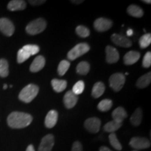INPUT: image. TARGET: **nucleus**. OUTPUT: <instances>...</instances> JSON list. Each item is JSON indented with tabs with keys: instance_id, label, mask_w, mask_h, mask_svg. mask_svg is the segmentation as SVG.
I'll use <instances>...</instances> for the list:
<instances>
[{
	"instance_id": "f257e3e1",
	"label": "nucleus",
	"mask_w": 151,
	"mask_h": 151,
	"mask_svg": "<svg viewBox=\"0 0 151 151\" xmlns=\"http://www.w3.org/2000/svg\"><path fill=\"white\" fill-rule=\"evenodd\" d=\"M32 116L28 113L14 111L7 118V123L13 129H22L29 126L32 122Z\"/></svg>"
},
{
	"instance_id": "f03ea898",
	"label": "nucleus",
	"mask_w": 151,
	"mask_h": 151,
	"mask_svg": "<svg viewBox=\"0 0 151 151\" xmlns=\"http://www.w3.org/2000/svg\"><path fill=\"white\" fill-rule=\"evenodd\" d=\"M39 88L35 84H29L25 86L19 94L18 98L24 103L31 102L39 93Z\"/></svg>"
},
{
	"instance_id": "7ed1b4c3",
	"label": "nucleus",
	"mask_w": 151,
	"mask_h": 151,
	"mask_svg": "<svg viewBox=\"0 0 151 151\" xmlns=\"http://www.w3.org/2000/svg\"><path fill=\"white\" fill-rule=\"evenodd\" d=\"M47 25L46 21L43 18H37L30 22L26 27V32L30 35H36L44 31Z\"/></svg>"
},
{
	"instance_id": "20e7f679",
	"label": "nucleus",
	"mask_w": 151,
	"mask_h": 151,
	"mask_svg": "<svg viewBox=\"0 0 151 151\" xmlns=\"http://www.w3.org/2000/svg\"><path fill=\"white\" fill-rule=\"evenodd\" d=\"M90 47L88 43H81L77 44L69 51L67 54V58L70 60H74L79 57L83 55L90 50Z\"/></svg>"
},
{
	"instance_id": "39448f33",
	"label": "nucleus",
	"mask_w": 151,
	"mask_h": 151,
	"mask_svg": "<svg viewBox=\"0 0 151 151\" xmlns=\"http://www.w3.org/2000/svg\"><path fill=\"white\" fill-rule=\"evenodd\" d=\"M125 83V76L120 73H116L111 75L109 78V85L115 92H119Z\"/></svg>"
},
{
	"instance_id": "423d86ee",
	"label": "nucleus",
	"mask_w": 151,
	"mask_h": 151,
	"mask_svg": "<svg viewBox=\"0 0 151 151\" xmlns=\"http://www.w3.org/2000/svg\"><path fill=\"white\" fill-rule=\"evenodd\" d=\"M129 146L137 150L148 148L150 146V141L145 137H133L129 141Z\"/></svg>"
},
{
	"instance_id": "0eeeda50",
	"label": "nucleus",
	"mask_w": 151,
	"mask_h": 151,
	"mask_svg": "<svg viewBox=\"0 0 151 151\" xmlns=\"http://www.w3.org/2000/svg\"><path fill=\"white\" fill-rule=\"evenodd\" d=\"M0 31L7 37H11L14 35L15 27L9 19L3 18L0 19Z\"/></svg>"
},
{
	"instance_id": "6e6552de",
	"label": "nucleus",
	"mask_w": 151,
	"mask_h": 151,
	"mask_svg": "<svg viewBox=\"0 0 151 151\" xmlns=\"http://www.w3.org/2000/svg\"><path fill=\"white\" fill-rule=\"evenodd\" d=\"M84 126L86 129L90 133H97L101 127V120L95 117H92V118L87 119L84 123Z\"/></svg>"
},
{
	"instance_id": "1a4fd4ad",
	"label": "nucleus",
	"mask_w": 151,
	"mask_h": 151,
	"mask_svg": "<svg viewBox=\"0 0 151 151\" xmlns=\"http://www.w3.org/2000/svg\"><path fill=\"white\" fill-rule=\"evenodd\" d=\"M113 26V22L105 18H97L94 22V27L98 32H106L111 29Z\"/></svg>"
},
{
	"instance_id": "9d476101",
	"label": "nucleus",
	"mask_w": 151,
	"mask_h": 151,
	"mask_svg": "<svg viewBox=\"0 0 151 151\" xmlns=\"http://www.w3.org/2000/svg\"><path fill=\"white\" fill-rule=\"evenodd\" d=\"M54 137L52 134H47L42 138L38 151H51L54 146Z\"/></svg>"
},
{
	"instance_id": "9b49d317",
	"label": "nucleus",
	"mask_w": 151,
	"mask_h": 151,
	"mask_svg": "<svg viewBox=\"0 0 151 151\" xmlns=\"http://www.w3.org/2000/svg\"><path fill=\"white\" fill-rule=\"evenodd\" d=\"M111 40L117 46L124 47V48H129L132 45L131 40L127 37L118 35V34H113L111 35Z\"/></svg>"
},
{
	"instance_id": "f8f14e48",
	"label": "nucleus",
	"mask_w": 151,
	"mask_h": 151,
	"mask_svg": "<svg viewBox=\"0 0 151 151\" xmlns=\"http://www.w3.org/2000/svg\"><path fill=\"white\" fill-rule=\"evenodd\" d=\"M106 62L109 64L116 63L120 59L119 52L116 48L111 46H106Z\"/></svg>"
},
{
	"instance_id": "ddd939ff",
	"label": "nucleus",
	"mask_w": 151,
	"mask_h": 151,
	"mask_svg": "<svg viewBox=\"0 0 151 151\" xmlns=\"http://www.w3.org/2000/svg\"><path fill=\"white\" fill-rule=\"evenodd\" d=\"M78 96L76 95L73 92L71 91H68L66 92V94L64 96V104H65V107L67 109H72L75 106L78 101Z\"/></svg>"
},
{
	"instance_id": "4468645a",
	"label": "nucleus",
	"mask_w": 151,
	"mask_h": 151,
	"mask_svg": "<svg viewBox=\"0 0 151 151\" xmlns=\"http://www.w3.org/2000/svg\"><path fill=\"white\" fill-rule=\"evenodd\" d=\"M58 120V113L55 110H51L47 113L45 118V126L47 128H52L55 126Z\"/></svg>"
},
{
	"instance_id": "2eb2a0df",
	"label": "nucleus",
	"mask_w": 151,
	"mask_h": 151,
	"mask_svg": "<svg viewBox=\"0 0 151 151\" xmlns=\"http://www.w3.org/2000/svg\"><path fill=\"white\" fill-rule=\"evenodd\" d=\"M46 65V60L42 55H39L34 60V61L30 65L29 70L31 72L36 73L39 71L44 67Z\"/></svg>"
},
{
	"instance_id": "dca6fc26",
	"label": "nucleus",
	"mask_w": 151,
	"mask_h": 151,
	"mask_svg": "<svg viewBox=\"0 0 151 151\" xmlns=\"http://www.w3.org/2000/svg\"><path fill=\"white\" fill-rule=\"evenodd\" d=\"M141 57V54L139 52L134 51H129L124 55L123 60L124 65H132L135 64L138 60H139Z\"/></svg>"
},
{
	"instance_id": "f3484780",
	"label": "nucleus",
	"mask_w": 151,
	"mask_h": 151,
	"mask_svg": "<svg viewBox=\"0 0 151 151\" xmlns=\"http://www.w3.org/2000/svg\"><path fill=\"white\" fill-rule=\"evenodd\" d=\"M127 117V113L122 107H118L113 111L112 118L115 122L122 123L123 120Z\"/></svg>"
},
{
	"instance_id": "a211bd4d",
	"label": "nucleus",
	"mask_w": 151,
	"mask_h": 151,
	"mask_svg": "<svg viewBox=\"0 0 151 151\" xmlns=\"http://www.w3.org/2000/svg\"><path fill=\"white\" fill-rule=\"evenodd\" d=\"M26 2L22 0H13L8 4L7 8L11 11H22L26 8Z\"/></svg>"
},
{
	"instance_id": "6ab92c4d",
	"label": "nucleus",
	"mask_w": 151,
	"mask_h": 151,
	"mask_svg": "<svg viewBox=\"0 0 151 151\" xmlns=\"http://www.w3.org/2000/svg\"><path fill=\"white\" fill-rule=\"evenodd\" d=\"M51 85L53 89L56 92H62L66 89L67 86V81L65 80H59V79H52Z\"/></svg>"
},
{
	"instance_id": "aec40b11",
	"label": "nucleus",
	"mask_w": 151,
	"mask_h": 151,
	"mask_svg": "<svg viewBox=\"0 0 151 151\" xmlns=\"http://www.w3.org/2000/svg\"><path fill=\"white\" fill-rule=\"evenodd\" d=\"M143 118L142 110L140 108H138L135 110L132 116L130 118V122L132 125L137 127L141 123V120Z\"/></svg>"
},
{
	"instance_id": "412c9836",
	"label": "nucleus",
	"mask_w": 151,
	"mask_h": 151,
	"mask_svg": "<svg viewBox=\"0 0 151 151\" xmlns=\"http://www.w3.org/2000/svg\"><path fill=\"white\" fill-rule=\"evenodd\" d=\"M105 91V86L102 82H97L94 85L92 90V96L95 99L101 97Z\"/></svg>"
},
{
	"instance_id": "4be33fe9",
	"label": "nucleus",
	"mask_w": 151,
	"mask_h": 151,
	"mask_svg": "<svg viewBox=\"0 0 151 151\" xmlns=\"http://www.w3.org/2000/svg\"><path fill=\"white\" fill-rule=\"evenodd\" d=\"M151 82V73L148 72L146 74L142 76L140 78L138 79L137 82V86L139 88L143 89V88H146L150 85Z\"/></svg>"
},
{
	"instance_id": "5701e85b",
	"label": "nucleus",
	"mask_w": 151,
	"mask_h": 151,
	"mask_svg": "<svg viewBox=\"0 0 151 151\" xmlns=\"http://www.w3.org/2000/svg\"><path fill=\"white\" fill-rule=\"evenodd\" d=\"M127 13L129 16L135 18H141L143 16V11L139 6L132 4L127 8Z\"/></svg>"
},
{
	"instance_id": "b1692460",
	"label": "nucleus",
	"mask_w": 151,
	"mask_h": 151,
	"mask_svg": "<svg viewBox=\"0 0 151 151\" xmlns=\"http://www.w3.org/2000/svg\"><path fill=\"white\" fill-rule=\"evenodd\" d=\"M122 123H118V122H115L114 120L107 122L104 127V130L106 132H110V133H114L115 132L120 129L122 127Z\"/></svg>"
},
{
	"instance_id": "393cba45",
	"label": "nucleus",
	"mask_w": 151,
	"mask_h": 151,
	"mask_svg": "<svg viewBox=\"0 0 151 151\" xmlns=\"http://www.w3.org/2000/svg\"><path fill=\"white\" fill-rule=\"evenodd\" d=\"M90 69V64L86 61L81 62L80 63L77 65L76 71L78 74L80 75H86L89 72Z\"/></svg>"
},
{
	"instance_id": "a878e982",
	"label": "nucleus",
	"mask_w": 151,
	"mask_h": 151,
	"mask_svg": "<svg viewBox=\"0 0 151 151\" xmlns=\"http://www.w3.org/2000/svg\"><path fill=\"white\" fill-rule=\"evenodd\" d=\"M9 63L6 60L0 59V76L6 78L9 76Z\"/></svg>"
},
{
	"instance_id": "bb28decb",
	"label": "nucleus",
	"mask_w": 151,
	"mask_h": 151,
	"mask_svg": "<svg viewBox=\"0 0 151 151\" xmlns=\"http://www.w3.org/2000/svg\"><path fill=\"white\" fill-rule=\"evenodd\" d=\"M113 106V101L111 99H103L99 102V104L97 106V109H99L100 111L102 112H105V111H108L110 110Z\"/></svg>"
},
{
	"instance_id": "cd10ccee",
	"label": "nucleus",
	"mask_w": 151,
	"mask_h": 151,
	"mask_svg": "<svg viewBox=\"0 0 151 151\" xmlns=\"http://www.w3.org/2000/svg\"><path fill=\"white\" fill-rule=\"evenodd\" d=\"M109 141H110L111 145L112 146L117 150H122V146L120 144V141H118L117 136L115 133H111L109 137Z\"/></svg>"
},
{
	"instance_id": "c85d7f7f",
	"label": "nucleus",
	"mask_w": 151,
	"mask_h": 151,
	"mask_svg": "<svg viewBox=\"0 0 151 151\" xmlns=\"http://www.w3.org/2000/svg\"><path fill=\"white\" fill-rule=\"evenodd\" d=\"M70 67V62L68 60H62L58 65V72L60 76H64Z\"/></svg>"
},
{
	"instance_id": "c756f323",
	"label": "nucleus",
	"mask_w": 151,
	"mask_h": 151,
	"mask_svg": "<svg viewBox=\"0 0 151 151\" xmlns=\"http://www.w3.org/2000/svg\"><path fill=\"white\" fill-rule=\"evenodd\" d=\"M151 43V34H145L142 37H141L139 39V45L141 48H146L148 46H150Z\"/></svg>"
},
{
	"instance_id": "7c9ffc66",
	"label": "nucleus",
	"mask_w": 151,
	"mask_h": 151,
	"mask_svg": "<svg viewBox=\"0 0 151 151\" xmlns=\"http://www.w3.org/2000/svg\"><path fill=\"white\" fill-rule=\"evenodd\" d=\"M76 32L79 37L82 38H86L89 37L90 35V29L83 25H78V27L76 28Z\"/></svg>"
},
{
	"instance_id": "2f4dec72",
	"label": "nucleus",
	"mask_w": 151,
	"mask_h": 151,
	"mask_svg": "<svg viewBox=\"0 0 151 151\" xmlns=\"http://www.w3.org/2000/svg\"><path fill=\"white\" fill-rule=\"evenodd\" d=\"M30 56L31 55L23 49H20L18 52V55H17V62L19 64H21L24 61H26L27 59H29Z\"/></svg>"
},
{
	"instance_id": "473e14b6",
	"label": "nucleus",
	"mask_w": 151,
	"mask_h": 151,
	"mask_svg": "<svg viewBox=\"0 0 151 151\" xmlns=\"http://www.w3.org/2000/svg\"><path fill=\"white\" fill-rule=\"evenodd\" d=\"M85 89V83L83 81H79L73 87L72 91L76 95L78 96V94L83 93Z\"/></svg>"
},
{
	"instance_id": "72a5a7b5",
	"label": "nucleus",
	"mask_w": 151,
	"mask_h": 151,
	"mask_svg": "<svg viewBox=\"0 0 151 151\" xmlns=\"http://www.w3.org/2000/svg\"><path fill=\"white\" fill-rule=\"evenodd\" d=\"M22 49L25 50L26 52H28L30 55H36L40 50V48L39 47L37 46V45H32V44H29L26 45V46H24L22 47Z\"/></svg>"
},
{
	"instance_id": "f704fd0d",
	"label": "nucleus",
	"mask_w": 151,
	"mask_h": 151,
	"mask_svg": "<svg viewBox=\"0 0 151 151\" xmlns=\"http://www.w3.org/2000/svg\"><path fill=\"white\" fill-rule=\"evenodd\" d=\"M142 65L144 68H148L151 65V52L150 51L147 52L145 54L142 61Z\"/></svg>"
},
{
	"instance_id": "c9c22d12",
	"label": "nucleus",
	"mask_w": 151,
	"mask_h": 151,
	"mask_svg": "<svg viewBox=\"0 0 151 151\" xmlns=\"http://www.w3.org/2000/svg\"><path fill=\"white\" fill-rule=\"evenodd\" d=\"M71 151H83L82 144L79 141H75L73 143Z\"/></svg>"
},
{
	"instance_id": "e433bc0d",
	"label": "nucleus",
	"mask_w": 151,
	"mask_h": 151,
	"mask_svg": "<svg viewBox=\"0 0 151 151\" xmlns=\"http://www.w3.org/2000/svg\"><path fill=\"white\" fill-rule=\"evenodd\" d=\"M46 2V1L45 0H37V1H33V0H32V1H29V3L30 4L33 5V6H39V5H41L43 4H44Z\"/></svg>"
},
{
	"instance_id": "4c0bfd02",
	"label": "nucleus",
	"mask_w": 151,
	"mask_h": 151,
	"mask_svg": "<svg viewBox=\"0 0 151 151\" xmlns=\"http://www.w3.org/2000/svg\"><path fill=\"white\" fill-rule=\"evenodd\" d=\"M99 151H112V150L106 146H101V148H99Z\"/></svg>"
},
{
	"instance_id": "58836bf2",
	"label": "nucleus",
	"mask_w": 151,
	"mask_h": 151,
	"mask_svg": "<svg viewBox=\"0 0 151 151\" xmlns=\"http://www.w3.org/2000/svg\"><path fill=\"white\" fill-rule=\"evenodd\" d=\"M26 151H35L33 145H29L27 148V150H26Z\"/></svg>"
},
{
	"instance_id": "ea45409f",
	"label": "nucleus",
	"mask_w": 151,
	"mask_h": 151,
	"mask_svg": "<svg viewBox=\"0 0 151 151\" xmlns=\"http://www.w3.org/2000/svg\"><path fill=\"white\" fill-rule=\"evenodd\" d=\"M127 36H132L133 35V30L132 29H128L127 32Z\"/></svg>"
},
{
	"instance_id": "a19ab883",
	"label": "nucleus",
	"mask_w": 151,
	"mask_h": 151,
	"mask_svg": "<svg viewBox=\"0 0 151 151\" xmlns=\"http://www.w3.org/2000/svg\"><path fill=\"white\" fill-rule=\"evenodd\" d=\"M71 2L72 3H73V4H81V3H83V0H80V1H71Z\"/></svg>"
},
{
	"instance_id": "79ce46f5",
	"label": "nucleus",
	"mask_w": 151,
	"mask_h": 151,
	"mask_svg": "<svg viewBox=\"0 0 151 151\" xmlns=\"http://www.w3.org/2000/svg\"><path fill=\"white\" fill-rule=\"evenodd\" d=\"M143 2L146 3V4H151V1L150 0H143V1H142Z\"/></svg>"
},
{
	"instance_id": "37998d69",
	"label": "nucleus",
	"mask_w": 151,
	"mask_h": 151,
	"mask_svg": "<svg viewBox=\"0 0 151 151\" xmlns=\"http://www.w3.org/2000/svg\"><path fill=\"white\" fill-rule=\"evenodd\" d=\"M8 88V86H7V85L6 84H4V90H6V88Z\"/></svg>"
},
{
	"instance_id": "c03bdc74",
	"label": "nucleus",
	"mask_w": 151,
	"mask_h": 151,
	"mask_svg": "<svg viewBox=\"0 0 151 151\" xmlns=\"http://www.w3.org/2000/svg\"><path fill=\"white\" fill-rule=\"evenodd\" d=\"M133 151H137V150H133Z\"/></svg>"
}]
</instances>
